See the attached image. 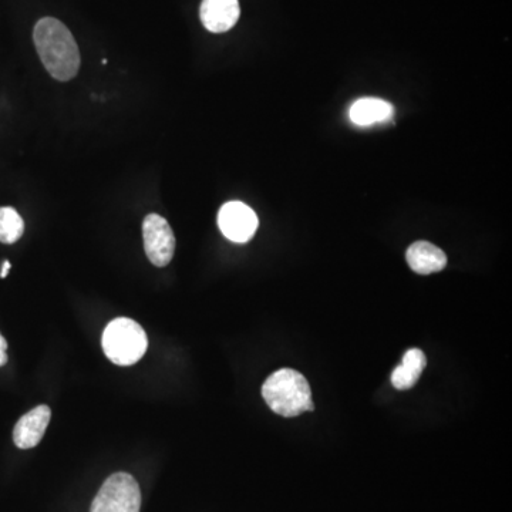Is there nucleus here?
<instances>
[{
  "label": "nucleus",
  "mask_w": 512,
  "mask_h": 512,
  "mask_svg": "<svg viewBox=\"0 0 512 512\" xmlns=\"http://www.w3.org/2000/svg\"><path fill=\"white\" fill-rule=\"evenodd\" d=\"M33 40L47 72L59 82H69L79 73L82 57L79 46L66 26L55 18L36 23Z\"/></svg>",
  "instance_id": "1"
},
{
  "label": "nucleus",
  "mask_w": 512,
  "mask_h": 512,
  "mask_svg": "<svg viewBox=\"0 0 512 512\" xmlns=\"http://www.w3.org/2000/svg\"><path fill=\"white\" fill-rule=\"evenodd\" d=\"M262 397L279 416L296 417L315 410L308 380L293 369L272 373L262 386Z\"/></svg>",
  "instance_id": "2"
},
{
  "label": "nucleus",
  "mask_w": 512,
  "mask_h": 512,
  "mask_svg": "<svg viewBox=\"0 0 512 512\" xmlns=\"http://www.w3.org/2000/svg\"><path fill=\"white\" fill-rule=\"evenodd\" d=\"M101 345L114 365L133 366L146 355L148 339L144 329L133 319L117 318L104 329Z\"/></svg>",
  "instance_id": "3"
},
{
  "label": "nucleus",
  "mask_w": 512,
  "mask_h": 512,
  "mask_svg": "<svg viewBox=\"0 0 512 512\" xmlns=\"http://www.w3.org/2000/svg\"><path fill=\"white\" fill-rule=\"evenodd\" d=\"M141 491L128 473L111 474L94 497L90 512H140Z\"/></svg>",
  "instance_id": "4"
},
{
  "label": "nucleus",
  "mask_w": 512,
  "mask_h": 512,
  "mask_svg": "<svg viewBox=\"0 0 512 512\" xmlns=\"http://www.w3.org/2000/svg\"><path fill=\"white\" fill-rule=\"evenodd\" d=\"M144 249L151 264L164 268L173 261L175 237L170 224L161 215H147L143 222Z\"/></svg>",
  "instance_id": "5"
},
{
  "label": "nucleus",
  "mask_w": 512,
  "mask_h": 512,
  "mask_svg": "<svg viewBox=\"0 0 512 512\" xmlns=\"http://www.w3.org/2000/svg\"><path fill=\"white\" fill-rule=\"evenodd\" d=\"M218 225L229 241L245 244L251 241L258 229L259 220L252 208L241 201H231L222 205L218 212Z\"/></svg>",
  "instance_id": "6"
},
{
  "label": "nucleus",
  "mask_w": 512,
  "mask_h": 512,
  "mask_svg": "<svg viewBox=\"0 0 512 512\" xmlns=\"http://www.w3.org/2000/svg\"><path fill=\"white\" fill-rule=\"evenodd\" d=\"M50 417H52V410L46 404L37 406L25 416L20 417L15 430H13V441L16 446L22 450L36 447L45 437Z\"/></svg>",
  "instance_id": "7"
},
{
  "label": "nucleus",
  "mask_w": 512,
  "mask_h": 512,
  "mask_svg": "<svg viewBox=\"0 0 512 512\" xmlns=\"http://www.w3.org/2000/svg\"><path fill=\"white\" fill-rule=\"evenodd\" d=\"M241 9L238 0H202V25L212 33L228 32L237 25Z\"/></svg>",
  "instance_id": "8"
},
{
  "label": "nucleus",
  "mask_w": 512,
  "mask_h": 512,
  "mask_svg": "<svg viewBox=\"0 0 512 512\" xmlns=\"http://www.w3.org/2000/svg\"><path fill=\"white\" fill-rule=\"evenodd\" d=\"M407 264L416 274L430 275L443 271L447 265V256L436 245L430 242H414L412 247L407 249Z\"/></svg>",
  "instance_id": "9"
},
{
  "label": "nucleus",
  "mask_w": 512,
  "mask_h": 512,
  "mask_svg": "<svg viewBox=\"0 0 512 512\" xmlns=\"http://www.w3.org/2000/svg\"><path fill=\"white\" fill-rule=\"evenodd\" d=\"M394 107L389 101L365 97L352 104L349 111L350 120L360 127L375 126L393 119Z\"/></svg>",
  "instance_id": "10"
},
{
  "label": "nucleus",
  "mask_w": 512,
  "mask_h": 512,
  "mask_svg": "<svg viewBox=\"0 0 512 512\" xmlns=\"http://www.w3.org/2000/svg\"><path fill=\"white\" fill-rule=\"evenodd\" d=\"M427 366V357L420 349H410L404 353L402 365L392 373V383L397 390H409L419 382L421 373Z\"/></svg>",
  "instance_id": "11"
},
{
  "label": "nucleus",
  "mask_w": 512,
  "mask_h": 512,
  "mask_svg": "<svg viewBox=\"0 0 512 512\" xmlns=\"http://www.w3.org/2000/svg\"><path fill=\"white\" fill-rule=\"evenodd\" d=\"M25 232V222L12 207H0V242L15 244Z\"/></svg>",
  "instance_id": "12"
},
{
  "label": "nucleus",
  "mask_w": 512,
  "mask_h": 512,
  "mask_svg": "<svg viewBox=\"0 0 512 512\" xmlns=\"http://www.w3.org/2000/svg\"><path fill=\"white\" fill-rule=\"evenodd\" d=\"M8 342L3 338L2 333H0V367L5 366L8 363Z\"/></svg>",
  "instance_id": "13"
},
{
  "label": "nucleus",
  "mask_w": 512,
  "mask_h": 512,
  "mask_svg": "<svg viewBox=\"0 0 512 512\" xmlns=\"http://www.w3.org/2000/svg\"><path fill=\"white\" fill-rule=\"evenodd\" d=\"M10 266H12V265H10L9 261L3 262L2 271H0V278L3 279V278H6V276H8Z\"/></svg>",
  "instance_id": "14"
}]
</instances>
